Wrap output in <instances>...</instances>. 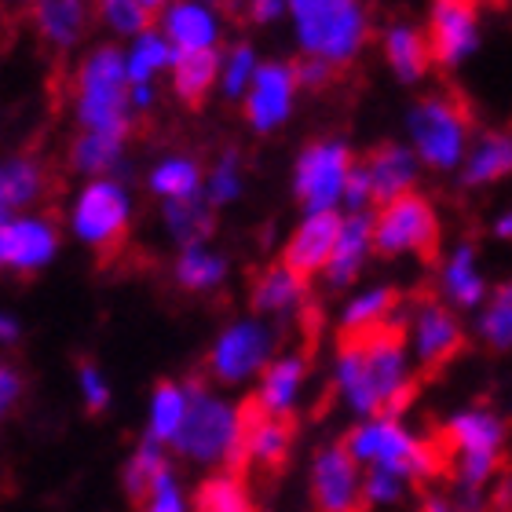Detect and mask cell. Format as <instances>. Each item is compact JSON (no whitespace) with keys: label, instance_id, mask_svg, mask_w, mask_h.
I'll return each mask as SVG.
<instances>
[{"label":"cell","instance_id":"cell-1","mask_svg":"<svg viewBox=\"0 0 512 512\" xmlns=\"http://www.w3.org/2000/svg\"><path fill=\"white\" fill-rule=\"evenodd\" d=\"M410 341L403 322H388L366 337H344L337 352V395L359 421L392 414L399 417L414 395V370H410Z\"/></svg>","mask_w":512,"mask_h":512},{"label":"cell","instance_id":"cell-2","mask_svg":"<svg viewBox=\"0 0 512 512\" xmlns=\"http://www.w3.org/2000/svg\"><path fill=\"white\" fill-rule=\"evenodd\" d=\"M289 19L304 55L326 59L330 66L352 63L370 33L363 0H289Z\"/></svg>","mask_w":512,"mask_h":512},{"label":"cell","instance_id":"cell-3","mask_svg":"<svg viewBox=\"0 0 512 512\" xmlns=\"http://www.w3.org/2000/svg\"><path fill=\"white\" fill-rule=\"evenodd\" d=\"M344 447H348V454H352L359 465L392 472V476H399V480H406V483L425 480V476H432V469H436V450L428 447V443H421V439L392 414L359 421V425L348 432Z\"/></svg>","mask_w":512,"mask_h":512},{"label":"cell","instance_id":"cell-4","mask_svg":"<svg viewBox=\"0 0 512 512\" xmlns=\"http://www.w3.org/2000/svg\"><path fill=\"white\" fill-rule=\"evenodd\" d=\"M406 136L410 147L421 158V165L436 172H454L465 165V154L472 147V132L465 110L447 96L417 99L406 114Z\"/></svg>","mask_w":512,"mask_h":512},{"label":"cell","instance_id":"cell-5","mask_svg":"<svg viewBox=\"0 0 512 512\" xmlns=\"http://www.w3.org/2000/svg\"><path fill=\"white\" fill-rule=\"evenodd\" d=\"M77 118L88 125V132H107V136H128V88H125V59L118 48H99L81 66V99H77Z\"/></svg>","mask_w":512,"mask_h":512},{"label":"cell","instance_id":"cell-6","mask_svg":"<svg viewBox=\"0 0 512 512\" xmlns=\"http://www.w3.org/2000/svg\"><path fill=\"white\" fill-rule=\"evenodd\" d=\"M187 395H191L187 417H183L172 447L191 461H227L231 465V458H235L238 450V432H242L238 410L227 406L224 399L202 392L198 384H191Z\"/></svg>","mask_w":512,"mask_h":512},{"label":"cell","instance_id":"cell-7","mask_svg":"<svg viewBox=\"0 0 512 512\" xmlns=\"http://www.w3.org/2000/svg\"><path fill=\"white\" fill-rule=\"evenodd\" d=\"M359 165L352 147L344 139H319L300 150L297 169H293V191L297 202L308 213H341L348 176Z\"/></svg>","mask_w":512,"mask_h":512},{"label":"cell","instance_id":"cell-8","mask_svg":"<svg viewBox=\"0 0 512 512\" xmlns=\"http://www.w3.org/2000/svg\"><path fill=\"white\" fill-rule=\"evenodd\" d=\"M439 246V216L425 194H406L374 213V249L381 256H432Z\"/></svg>","mask_w":512,"mask_h":512},{"label":"cell","instance_id":"cell-9","mask_svg":"<svg viewBox=\"0 0 512 512\" xmlns=\"http://www.w3.org/2000/svg\"><path fill=\"white\" fill-rule=\"evenodd\" d=\"M238 417H242V432H238V450L227 469L246 472L249 465H260V469H271V472L282 469V461L289 458V447H293V425H289V417L267 414L256 399L238 406Z\"/></svg>","mask_w":512,"mask_h":512},{"label":"cell","instance_id":"cell-10","mask_svg":"<svg viewBox=\"0 0 512 512\" xmlns=\"http://www.w3.org/2000/svg\"><path fill=\"white\" fill-rule=\"evenodd\" d=\"M275 352V333L264 322H235L220 333V341L209 352V370L224 384H238L253 374H264Z\"/></svg>","mask_w":512,"mask_h":512},{"label":"cell","instance_id":"cell-11","mask_svg":"<svg viewBox=\"0 0 512 512\" xmlns=\"http://www.w3.org/2000/svg\"><path fill=\"white\" fill-rule=\"evenodd\" d=\"M483 33L476 0H432L428 11V44L443 70H458L476 55Z\"/></svg>","mask_w":512,"mask_h":512},{"label":"cell","instance_id":"cell-12","mask_svg":"<svg viewBox=\"0 0 512 512\" xmlns=\"http://www.w3.org/2000/svg\"><path fill=\"white\" fill-rule=\"evenodd\" d=\"M125 227H128V202L118 183L99 180L92 187H85V194L77 198V209H74L77 235L107 256L125 242Z\"/></svg>","mask_w":512,"mask_h":512},{"label":"cell","instance_id":"cell-13","mask_svg":"<svg viewBox=\"0 0 512 512\" xmlns=\"http://www.w3.org/2000/svg\"><path fill=\"white\" fill-rule=\"evenodd\" d=\"M363 472L359 461L348 454V447H326L311 465V494L319 512H355L363 498Z\"/></svg>","mask_w":512,"mask_h":512},{"label":"cell","instance_id":"cell-14","mask_svg":"<svg viewBox=\"0 0 512 512\" xmlns=\"http://www.w3.org/2000/svg\"><path fill=\"white\" fill-rule=\"evenodd\" d=\"M406 341H410V352H414L417 363L425 366V370H439V366L450 363V359L461 352L465 333H461L458 315H454L447 304L425 300V304L414 311V319H410Z\"/></svg>","mask_w":512,"mask_h":512},{"label":"cell","instance_id":"cell-15","mask_svg":"<svg viewBox=\"0 0 512 512\" xmlns=\"http://www.w3.org/2000/svg\"><path fill=\"white\" fill-rule=\"evenodd\" d=\"M297 88L293 63H260L246 96V121L253 125V132H275L286 125Z\"/></svg>","mask_w":512,"mask_h":512},{"label":"cell","instance_id":"cell-16","mask_svg":"<svg viewBox=\"0 0 512 512\" xmlns=\"http://www.w3.org/2000/svg\"><path fill=\"white\" fill-rule=\"evenodd\" d=\"M341 224L344 213H308L300 220L297 231L289 235L282 264L289 271H297L300 278L326 271L333 260V249H337V238H341Z\"/></svg>","mask_w":512,"mask_h":512},{"label":"cell","instance_id":"cell-17","mask_svg":"<svg viewBox=\"0 0 512 512\" xmlns=\"http://www.w3.org/2000/svg\"><path fill=\"white\" fill-rule=\"evenodd\" d=\"M363 165L370 176L374 205H392L406 194H414V183L421 176V158L406 143H381Z\"/></svg>","mask_w":512,"mask_h":512},{"label":"cell","instance_id":"cell-18","mask_svg":"<svg viewBox=\"0 0 512 512\" xmlns=\"http://www.w3.org/2000/svg\"><path fill=\"white\" fill-rule=\"evenodd\" d=\"M370 253H377L374 249V213H344L341 238H337L333 260L322 275H326V282H330L333 289L352 286L355 278L363 275Z\"/></svg>","mask_w":512,"mask_h":512},{"label":"cell","instance_id":"cell-19","mask_svg":"<svg viewBox=\"0 0 512 512\" xmlns=\"http://www.w3.org/2000/svg\"><path fill=\"white\" fill-rule=\"evenodd\" d=\"M384 48V63L395 74V81L403 85H421L436 63L432 55V44H428V33L417 30L414 22H392L381 37Z\"/></svg>","mask_w":512,"mask_h":512},{"label":"cell","instance_id":"cell-20","mask_svg":"<svg viewBox=\"0 0 512 512\" xmlns=\"http://www.w3.org/2000/svg\"><path fill=\"white\" fill-rule=\"evenodd\" d=\"M165 37L180 55L187 52H213L220 41V22H216L213 8L202 0H176L165 8Z\"/></svg>","mask_w":512,"mask_h":512},{"label":"cell","instance_id":"cell-21","mask_svg":"<svg viewBox=\"0 0 512 512\" xmlns=\"http://www.w3.org/2000/svg\"><path fill=\"white\" fill-rule=\"evenodd\" d=\"M439 293L447 300V308H480L487 300V278L480 271V256L472 242H461V246L450 249V256L443 260V271H439Z\"/></svg>","mask_w":512,"mask_h":512},{"label":"cell","instance_id":"cell-22","mask_svg":"<svg viewBox=\"0 0 512 512\" xmlns=\"http://www.w3.org/2000/svg\"><path fill=\"white\" fill-rule=\"evenodd\" d=\"M447 447L454 450V458L461 454H502L505 447V425L502 417L472 406L461 410L447 421Z\"/></svg>","mask_w":512,"mask_h":512},{"label":"cell","instance_id":"cell-23","mask_svg":"<svg viewBox=\"0 0 512 512\" xmlns=\"http://www.w3.org/2000/svg\"><path fill=\"white\" fill-rule=\"evenodd\" d=\"M55 253V235L44 220H15L0 227V264H11L19 271L48 264Z\"/></svg>","mask_w":512,"mask_h":512},{"label":"cell","instance_id":"cell-24","mask_svg":"<svg viewBox=\"0 0 512 512\" xmlns=\"http://www.w3.org/2000/svg\"><path fill=\"white\" fill-rule=\"evenodd\" d=\"M465 187H491L512 176V136L509 132H483L472 139L465 165L458 169Z\"/></svg>","mask_w":512,"mask_h":512},{"label":"cell","instance_id":"cell-25","mask_svg":"<svg viewBox=\"0 0 512 512\" xmlns=\"http://www.w3.org/2000/svg\"><path fill=\"white\" fill-rule=\"evenodd\" d=\"M308 377V359L304 355H282L260 374V392L253 395L256 403L264 406L267 414L289 417V410L297 406V395Z\"/></svg>","mask_w":512,"mask_h":512},{"label":"cell","instance_id":"cell-26","mask_svg":"<svg viewBox=\"0 0 512 512\" xmlns=\"http://www.w3.org/2000/svg\"><path fill=\"white\" fill-rule=\"evenodd\" d=\"M395 308H399V293L392 286H370L355 293L341 311L344 337H366V333L381 330L395 319Z\"/></svg>","mask_w":512,"mask_h":512},{"label":"cell","instance_id":"cell-27","mask_svg":"<svg viewBox=\"0 0 512 512\" xmlns=\"http://www.w3.org/2000/svg\"><path fill=\"white\" fill-rule=\"evenodd\" d=\"M308 300V278L289 271L286 264L267 267L253 286V308L264 315H289Z\"/></svg>","mask_w":512,"mask_h":512},{"label":"cell","instance_id":"cell-28","mask_svg":"<svg viewBox=\"0 0 512 512\" xmlns=\"http://www.w3.org/2000/svg\"><path fill=\"white\" fill-rule=\"evenodd\" d=\"M224 70V59L213 52H187L180 55L176 52V63H172V88H176V96L180 103L187 107H202L205 96H209V88L216 85V77Z\"/></svg>","mask_w":512,"mask_h":512},{"label":"cell","instance_id":"cell-29","mask_svg":"<svg viewBox=\"0 0 512 512\" xmlns=\"http://www.w3.org/2000/svg\"><path fill=\"white\" fill-rule=\"evenodd\" d=\"M33 22L48 44L70 48L85 33V0H33Z\"/></svg>","mask_w":512,"mask_h":512},{"label":"cell","instance_id":"cell-30","mask_svg":"<svg viewBox=\"0 0 512 512\" xmlns=\"http://www.w3.org/2000/svg\"><path fill=\"white\" fill-rule=\"evenodd\" d=\"M165 224H169L172 238H176L183 249H194L213 235L216 216H213L209 198L194 194V198H180V202H165Z\"/></svg>","mask_w":512,"mask_h":512},{"label":"cell","instance_id":"cell-31","mask_svg":"<svg viewBox=\"0 0 512 512\" xmlns=\"http://www.w3.org/2000/svg\"><path fill=\"white\" fill-rule=\"evenodd\" d=\"M194 512H256L242 472H216L194 491Z\"/></svg>","mask_w":512,"mask_h":512},{"label":"cell","instance_id":"cell-32","mask_svg":"<svg viewBox=\"0 0 512 512\" xmlns=\"http://www.w3.org/2000/svg\"><path fill=\"white\" fill-rule=\"evenodd\" d=\"M44 194V169L30 158L0 161V202L8 209L37 202Z\"/></svg>","mask_w":512,"mask_h":512},{"label":"cell","instance_id":"cell-33","mask_svg":"<svg viewBox=\"0 0 512 512\" xmlns=\"http://www.w3.org/2000/svg\"><path fill=\"white\" fill-rule=\"evenodd\" d=\"M165 472H169V465H165V458H161L158 443H154V439H147V443L136 450V458L128 461V469H125V494H128V502L136 505V509H143Z\"/></svg>","mask_w":512,"mask_h":512},{"label":"cell","instance_id":"cell-34","mask_svg":"<svg viewBox=\"0 0 512 512\" xmlns=\"http://www.w3.org/2000/svg\"><path fill=\"white\" fill-rule=\"evenodd\" d=\"M187 403H191L187 388L169 384V381L158 384L154 406H150V439H154V443H172V439H176L183 417H187Z\"/></svg>","mask_w":512,"mask_h":512},{"label":"cell","instance_id":"cell-35","mask_svg":"<svg viewBox=\"0 0 512 512\" xmlns=\"http://www.w3.org/2000/svg\"><path fill=\"white\" fill-rule=\"evenodd\" d=\"M224 275H227L224 256L209 253L205 246L183 249L180 264H176V282H180L183 289H194V293H205V289L220 286Z\"/></svg>","mask_w":512,"mask_h":512},{"label":"cell","instance_id":"cell-36","mask_svg":"<svg viewBox=\"0 0 512 512\" xmlns=\"http://www.w3.org/2000/svg\"><path fill=\"white\" fill-rule=\"evenodd\" d=\"M150 187H154L161 198H169V202L194 198L198 187H202V172H198V165H194L191 158H169L150 172Z\"/></svg>","mask_w":512,"mask_h":512},{"label":"cell","instance_id":"cell-37","mask_svg":"<svg viewBox=\"0 0 512 512\" xmlns=\"http://www.w3.org/2000/svg\"><path fill=\"white\" fill-rule=\"evenodd\" d=\"M172 63H176V48L165 37H158V33H143V37H136V48L128 55V81H132V88L147 85L161 66Z\"/></svg>","mask_w":512,"mask_h":512},{"label":"cell","instance_id":"cell-38","mask_svg":"<svg viewBox=\"0 0 512 512\" xmlns=\"http://www.w3.org/2000/svg\"><path fill=\"white\" fill-rule=\"evenodd\" d=\"M121 143H125V139L107 136V132H85V136L74 139V147H70V165H74L77 172L114 169V161L121 158Z\"/></svg>","mask_w":512,"mask_h":512},{"label":"cell","instance_id":"cell-39","mask_svg":"<svg viewBox=\"0 0 512 512\" xmlns=\"http://www.w3.org/2000/svg\"><path fill=\"white\" fill-rule=\"evenodd\" d=\"M256 70H260V63H256L253 48H249V44H235V48L224 55V70H220V88H224V96L227 99L249 96Z\"/></svg>","mask_w":512,"mask_h":512},{"label":"cell","instance_id":"cell-40","mask_svg":"<svg viewBox=\"0 0 512 512\" xmlns=\"http://www.w3.org/2000/svg\"><path fill=\"white\" fill-rule=\"evenodd\" d=\"M238 194H242V169H238V154L235 150H227L224 158L216 161V169L209 172V183H205V198L209 205H227L235 202Z\"/></svg>","mask_w":512,"mask_h":512},{"label":"cell","instance_id":"cell-41","mask_svg":"<svg viewBox=\"0 0 512 512\" xmlns=\"http://www.w3.org/2000/svg\"><path fill=\"white\" fill-rule=\"evenodd\" d=\"M476 333L480 341L494 352H512V308L509 304H498V300H487L480 322H476Z\"/></svg>","mask_w":512,"mask_h":512},{"label":"cell","instance_id":"cell-42","mask_svg":"<svg viewBox=\"0 0 512 512\" xmlns=\"http://www.w3.org/2000/svg\"><path fill=\"white\" fill-rule=\"evenodd\" d=\"M99 4V15H103V22L107 26H114V30L121 33H150V11L139 8V0H96Z\"/></svg>","mask_w":512,"mask_h":512},{"label":"cell","instance_id":"cell-43","mask_svg":"<svg viewBox=\"0 0 512 512\" xmlns=\"http://www.w3.org/2000/svg\"><path fill=\"white\" fill-rule=\"evenodd\" d=\"M406 491V480L392 476V472H381V469H370L363 480V498L370 505H395L403 498Z\"/></svg>","mask_w":512,"mask_h":512},{"label":"cell","instance_id":"cell-44","mask_svg":"<svg viewBox=\"0 0 512 512\" xmlns=\"http://www.w3.org/2000/svg\"><path fill=\"white\" fill-rule=\"evenodd\" d=\"M370 205H374V191H370L366 165H355L344 187V213H370Z\"/></svg>","mask_w":512,"mask_h":512},{"label":"cell","instance_id":"cell-45","mask_svg":"<svg viewBox=\"0 0 512 512\" xmlns=\"http://www.w3.org/2000/svg\"><path fill=\"white\" fill-rule=\"evenodd\" d=\"M143 512H183V494H180V487H176V480H172V472H165L158 480V487H154V494L147 498Z\"/></svg>","mask_w":512,"mask_h":512},{"label":"cell","instance_id":"cell-46","mask_svg":"<svg viewBox=\"0 0 512 512\" xmlns=\"http://www.w3.org/2000/svg\"><path fill=\"white\" fill-rule=\"evenodd\" d=\"M293 70H297L300 88H326L333 81V70H337V66H330L326 59H315V55H304L300 63H293Z\"/></svg>","mask_w":512,"mask_h":512},{"label":"cell","instance_id":"cell-47","mask_svg":"<svg viewBox=\"0 0 512 512\" xmlns=\"http://www.w3.org/2000/svg\"><path fill=\"white\" fill-rule=\"evenodd\" d=\"M81 388H85V406L92 410V414H99L103 406H107V384H103V377H99L96 366H81Z\"/></svg>","mask_w":512,"mask_h":512},{"label":"cell","instance_id":"cell-48","mask_svg":"<svg viewBox=\"0 0 512 512\" xmlns=\"http://www.w3.org/2000/svg\"><path fill=\"white\" fill-rule=\"evenodd\" d=\"M425 512H483V494H454V498H428Z\"/></svg>","mask_w":512,"mask_h":512},{"label":"cell","instance_id":"cell-49","mask_svg":"<svg viewBox=\"0 0 512 512\" xmlns=\"http://www.w3.org/2000/svg\"><path fill=\"white\" fill-rule=\"evenodd\" d=\"M289 11V0H249V19L253 22H275Z\"/></svg>","mask_w":512,"mask_h":512},{"label":"cell","instance_id":"cell-50","mask_svg":"<svg viewBox=\"0 0 512 512\" xmlns=\"http://www.w3.org/2000/svg\"><path fill=\"white\" fill-rule=\"evenodd\" d=\"M19 392H22L19 374H15V370H8V366H0V414H4V410L19 399Z\"/></svg>","mask_w":512,"mask_h":512},{"label":"cell","instance_id":"cell-51","mask_svg":"<svg viewBox=\"0 0 512 512\" xmlns=\"http://www.w3.org/2000/svg\"><path fill=\"white\" fill-rule=\"evenodd\" d=\"M494 235L505 238V242H512V209H509V213L498 216V220H494Z\"/></svg>","mask_w":512,"mask_h":512},{"label":"cell","instance_id":"cell-52","mask_svg":"<svg viewBox=\"0 0 512 512\" xmlns=\"http://www.w3.org/2000/svg\"><path fill=\"white\" fill-rule=\"evenodd\" d=\"M491 300H498V304H509V308H512V278H509V282H502L498 289H494Z\"/></svg>","mask_w":512,"mask_h":512},{"label":"cell","instance_id":"cell-53","mask_svg":"<svg viewBox=\"0 0 512 512\" xmlns=\"http://www.w3.org/2000/svg\"><path fill=\"white\" fill-rule=\"evenodd\" d=\"M132 99H136L139 107H147L150 99H154V92H150V85H136L132 88Z\"/></svg>","mask_w":512,"mask_h":512},{"label":"cell","instance_id":"cell-54","mask_svg":"<svg viewBox=\"0 0 512 512\" xmlns=\"http://www.w3.org/2000/svg\"><path fill=\"white\" fill-rule=\"evenodd\" d=\"M15 333H19V326H15L11 319H4V315H0V341H11Z\"/></svg>","mask_w":512,"mask_h":512},{"label":"cell","instance_id":"cell-55","mask_svg":"<svg viewBox=\"0 0 512 512\" xmlns=\"http://www.w3.org/2000/svg\"><path fill=\"white\" fill-rule=\"evenodd\" d=\"M139 8H147L150 15H154V11H165V8H169V0H139Z\"/></svg>","mask_w":512,"mask_h":512},{"label":"cell","instance_id":"cell-56","mask_svg":"<svg viewBox=\"0 0 512 512\" xmlns=\"http://www.w3.org/2000/svg\"><path fill=\"white\" fill-rule=\"evenodd\" d=\"M505 498L512 502V472H509V483H505Z\"/></svg>","mask_w":512,"mask_h":512}]
</instances>
